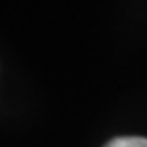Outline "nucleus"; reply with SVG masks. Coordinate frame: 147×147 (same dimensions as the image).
<instances>
[{"mask_svg":"<svg viewBox=\"0 0 147 147\" xmlns=\"http://www.w3.org/2000/svg\"><path fill=\"white\" fill-rule=\"evenodd\" d=\"M104 147H147L145 137H117L108 141Z\"/></svg>","mask_w":147,"mask_h":147,"instance_id":"f257e3e1","label":"nucleus"}]
</instances>
